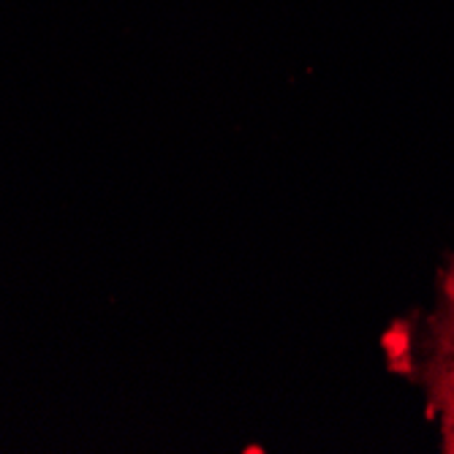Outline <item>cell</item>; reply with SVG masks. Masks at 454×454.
<instances>
[{"instance_id":"6da1fadb","label":"cell","mask_w":454,"mask_h":454,"mask_svg":"<svg viewBox=\"0 0 454 454\" xmlns=\"http://www.w3.org/2000/svg\"><path fill=\"white\" fill-rule=\"evenodd\" d=\"M422 384L430 414L441 417L443 446L454 451V259L441 275V302L430 318Z\"/></svg>"}]
</instances>
